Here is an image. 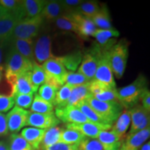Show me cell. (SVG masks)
Wrapping results in <instances>:
<instances>
[{"label":"cell","mask_w":150,"mask_h":150,"mask_svg":"<svg viewBox=\"0 0 150 150\" xmlns=\"http://www.w3.org/2000/svg\"><path fill=\"white\" fill-rule=\"evenodd\" d=\"M33 63L10 47L6 61L4 76L12 91L17 76L32 70Z\"/></svg>","instance_id":"6da1fadb"},{"label":"cell","mask_w":150,"mask_h":150,"mask_svg":"<svg viewBox=\"0 0 150 150\" xmlns=\"http://www.w3.org/2000/svg\"><path fill=\"white\" fill-rule=\"evenodd\" d=\"M147 81L145 76L140 74L134 82L125 87L116 89L118 99L124 108H131L140 101L142 93L147 90Z\"/></svg>","instance_id":"7a4b0ae2"},{"label":"cell","mask_w":150,"mask_h":150,"mask_svg":"<svg viewBox=\"0 0 150 150\" xmlns=\"http://www.w3.org/2000/svg\"><path fill=\"white\" fill-rule=\"evenodd\" d=\"M107 56L112 74L117 79L122 77L129 56V42L122 40L107 50Z\"/></svg>","instance_id":"3957f363"},{"label":"cell","mask_w":150,"mask_h":150,"mask_svg":"<svg viewBox=\"0 0 150 150\" xmlns=\"http://www.w3.org/2000/svg\"><path fill=\"white\" fill-rule=\"evenodd\" d=\"M94 111L108 125H112L123 110V106L119 102H102L92 96L86 99Z\"/></svg>","instance_id":"277c9868"},{"label":"cell","mask_w":150,"mask_h":150,"mask_svg":"<svg viewBox=\"0 0 150 150\" xmlns=\"http://www.w3.org/2000/svg\"><path fill=\"white\" fill-rule=\"evenodd\" d=\"M42 67L46 74L45 83L50 84L57 89L64 85L68 72L59 57H54L47 60L42 65Z\"/></svg>","instance_id":"5b68a950"},{"label":"cell","mask_w":150,"mask_h":150,"mask_svg":"<svg viewBox=\"0 0 150 150\" xmlns=\"http://www.w3.org/2000/svg\"><path fill=\"white\" fill-rule=\"evenodd\" d=\"M43 18L40 15L31 18H24L17 24L11 39H33L38 35Z\"/></svg>","instance_id":"8992f818"},{"label":"cell","mask_w":150,"mask_h":150,"mask_svg":"<svg viewBox=\"0 0 150 150\" xmlns=\"http://www.w3.org/2000/svg\"><path fill=\"white\" fill-rule=\"evenodd\" d=\"M93 81L100 82L111 88H116L115 81L108 59L107 51L106 50H102L101 51L98 65Z\"/></svg>","instance_id":"52a82bcc"},{"label":"cell","mask_w":150,"mask_h":150,"mask_svg":"<svg viewBox=\"0 0 150 150\" xmlns=\"http://www.w3.org/2000/svg\"><path fill=\"white\" fill-rule=\"evenodd\" d=\"M101 51L102 49L97 45L85 53L78 69L77 72L84 75L90 81H93L95 76Z\"/></svg>","instance_id":"ba28073f"},{"label":"cell","mask_w":150,"mask_h":150,"mask_svg":"<svg viewBox=\"0 0 150 150\" xmlns=\"http://www.w3.org/2000/svg\"><path fill=\"white\" fill-rule=\"evenodd\" d=\"M34 61L42 65L46 61L55 57L52 52V38L49 34L39 36L33 47Z\"/></svg>","instance_id":"9c48e42d"},{"label":"cell","mask_w":150,"mask_h":150,"mask_svg":"<svg viewBox=\"0 0 150 150\" xmlns=\"http://www.w3.org/2000/svg\"><path fill=\"white\" fill-rule=\"evenodd\" d=\"M129 110L131 114V127L128 135L135 134L149 127V112L141 105L137 104Z\"/></svg>","instance_id":"30bf717a"},{"label":"cell","mask_w":150,"mask_h":150,"mask_svg":"<svg viewBox=\"0 0 150 150\" xmlns=\"http://www.w3.org/2000/svg\"><path fill=\"white\" fill-rule=\"evenodd\" d=\"M30 111L15 106L9 110L6 115L8 131L12 134H17L27 126V119Z\"/></svg>","instance_id":"8fae6325"},{"label":"cell","mask_w":150,"mask_h":150,"mask_svg":"<svg viewBox=\"0 0 150 150\" xmlns=\"http://www.w3.org/2000/svg\"><path fill=\"white\" fill-rule=\"evenodd\" d=\"M55 115L60 122L65 124H80L88 122L83 112L76 106H65L63 108H56Z\"/></svg>","instance_id":"7c38bea8"},{"label":"cell","mask_w":150,"mask_h":150,"mask_svg":"<svg viewBox=\"0 0 150 150\" xmlns=\"http://www.w3.org/2000/svg\"><path fill=\"white\" fill-rule=\"evenodd\" d=\"M59 124L60 121L56 117L54 112L42 114L30 112L27 119V126L46 130L51 127H56Z\"/></svg>","instance_id":"4fadbf2b"},{"label":"cell","mask_w":150,"mask_h":150,"mask_svg":"<svg viewBox=\"0 0 150 150\" xmlns=\"http://www.w3.org/2000/svg\"><path fill=\"white\" fill-rule=\"evenodd\" d=\"M112 125H100L88 122L80 124H66L65 127L67 129L76 130L81 133L87 138L97 139L99 133L102 131H107L111 129Z\"/></svg>","instance_id":"5bb4252c"},{"label":"cell","mask_w":150,"mask_h":150,"mask_svg":"<svg viewBox=\"0 0 150 150\" xmlns=\"http://www.w3.org/2000/svg\"><path fill=\"white\" fill-rule=\"evenodd\" d=\"M149 127L135 134L127 135L122 142L121 148L124 150H138L147 139H149Z\"/></svg>","instance_id":"9a60e30c"},{"label":"cell","mask_w":150,"mask_h":150,"mask_svg":"<svg viewBox=\"0 0 150 150\" xmlns=\"http://www.w3.org/2000/svg\"><path fill=\"white\" fill-rule=\"evenodd\" d=\"M21 20L18 16L8 13L0 18V39L7 44L10 41L13 31L17 24Z\"/></svg>","instance_id":"2e32d148"},{"label":"cell","mask_w":150,"mask_h":150,"mask_svg":"<svg viewBox=\"0 0 150 150\" xmlns=\"http://www.w3.org/2000/svg\"><path fill=\"white\" fill-rule=\"evenodd\" d=\"M70 14L76 24L78 30L77 34L84 38L93 37L97 28L91 19L84 17L76 12L71 13Z\"/></svg>","instance_id":"e0dca14e"},{"label":"cell","mask_w":150,"mask_h":150,"mask_svg":"<svg viewBox=\"0 0 150 150\" xmlns=\"http://www.w3.org/2000/svg\"><path fill=\"white\" fill-rule=\"evenodd\" d=\"M11 45V48L27 59L31 62H34V55H33V47L34 42L33 39H11L8 42Z\"/></svg>","instance_id":"ac0fdd59"},{"label":"cell","mask_w":150,"mask_h":150,"mask_svg":"<svg viewBox=\"0 0 150 150\" xmlns=\"http://www.w3.org/2000/svg\"><path fill=\"white\" fill-rule=\"evenodd\" d=\"M120 35V32L117 29H98L95 31L93 37L95 38L99 43V47L103 50H107L111 47L115 43L114 38H117Z\"/></svg>","instance_id":"d6986e66"},{"label":"cell","mask_w":150,"mask_h":150,"mask_svg":"<svg viewBox=\"0 0 150 150\" xmlns=\"http://www.w3.org/2000/svg\"><path fill=\"white\" fill-rule=\"evenodd\" d=\"M34 93H36L33 90L31 81V71L18 75L13 88L12 97L17 94L33 95Z\"/></svg>","instance_id":"ffe728a7"},{"label":"cell","mask_w":150,"mask_h":150,"mask_svg":"<svg viewBox=\"0 0 150 150\" xmlns=\"http://www.w3.org/2000/svg\"><path fill=\"white\" fill-rule=\"evenodd\" d=\"M45 131V129H38L35 127H27L22 129L20 135L33 149L39 150Z\"/></svg>","instance_id":"44dd1931"},{"label":"cell","mask_w":150,"mask_h":150,"mask_svg":"<svg viewBox=\"0 0 150 150\" xmlns=\"http://www.w3.org/2000/svg\"><path fill=\"white\" fill-rule=\"evenodd\" d=\"M97 140L104 150H120L123 140L111 131H102L99 133Z\"/></svg>","instance_id":"7402d4cb"},{"label":"cell","mask_w":150,"mask_h":150,"mask_svg":"<svg viewBox=\"0 0 150 150\" xmlns=\"http://www.w3.org/2000/svg\"><path fill=\"white\" fill-rule=\"evenodd\" d=\"M131 123V114L129 109L123 110L111 127V131L124 140L125 134Z\"/></svg>","instance_id":"603a6c76"},{"label":"cell","mask_w":150,"mask_h":150,"mask_svg":"<svg viewBox=\"0 0 150 150\" xmlns=\"http://www.w3.org/2000/svg\"><path fill=\"white\" fill-rule=\"evenodd\" d=\"M63 14H64V12L60 1H47L40 16L43 20L48 22H54Z\"/></svg>","instance_id":"cb8c5ba5"},{"label":"cell","mask_w":150,"mask_h":150,"mask_svg":"<svg viewBox=\"0 0 150 150\" xmlns=\"http://www.w3.org/2000/svg\"><path fill=\"white\" fill-rule=\"evenodd\" d=\"M89 84L90 82L83 85L73 87L67 106H76L80 102L86 100L90 96H91L92 95L90 93L89 90Z\"/></svg>","instance_id":"d4e9b609"},{"label":"cell","mask_w":150,"mask_h":150,"mask_svg":"<svg viewBox=\"0 0 150 150\" xmlns=\"http://www.w3.org/2000/svg\"><path fill=\"white\" fill-rule=\"evenodd\" d=\"M47 1L45 0H24L22 6L25 18H31L40 15Z\"/></svg>","instance_id":"484cf974"},{"label":"cell","mask_w":150,"mask_h":150,"mask_svg":"<svg viewBox=\"0 0 150 150\" xmlns=\"http://www.w3.org/2000/svg\"><path fill=\"white\" fill-rule=\"evenodd\" d=\"M62 131L63 129L58 126L46 129L40 149L44 150L56 143L61 142Z\"/></svg>","instance_id":"4316f807"},{"label":"cell","mask_w":150,"mask_h":150,"mask_svg":"<svg viewBox=\"0 0 150 150\" xmlns=\"http://www.w3.org/2000/svg\"><path fill=\"white\" fill-rule=\"evenodd\" d=\"M91 20L97 28H99V29H110L113 28L111 24L109 12L106 5L102 6Z\"/></svg>","instance_id":"83f0119b"},{"label":"cell","mask_w":150,"mask_h":150,"mask_svg":"<svg viewBox=\"0 0 150 150\" xmlns=\"http://www.w3.org/2000/svg\"><path fill=\"white\" fill-rule=\"evenodd\" d=\"M30 112H36V113H51L54 112V106L52 104H50L47 101L41 98L38 95L35 93L33 96V99L31 107H30Z\"/></svg>","instance_id":"f1b7e54d"},{"label":"cell","mask_w":150,"mask_h":150,"mask_svg":"<svg viewBox=\"0 0 150 150\" xmlns=\"http://www.w3.org/2000/svg\"><path fill=\"white\" fill-rule=\"evenodd\" d=\"M83 55L81 52H75L67 55L61 56L59 59L66 70L73 72L77 69L79 65L81 64Z\"/></svg>","instance_id":"f546056e"},{"label":"cell","mask_w":150,"mask_h":150,"mask_svg":"<svg viewBox=\"0 0 150 150\" xmlns=\"http://www.w3.org/2000/svg\"><path fill=\"white\" fill-rule=\"evenodd\" d=\"M31 81L35 93L38 88L46 81V74L42 65L38 64L35 61L33 63L32 70H31Z\"/></svg>","instance_id":"4dcf8cb0"},{"label":"cell","mask_w":150,"mask_h":150,"mask_svg":"<svg viewBox=\"0 0 150 150\" xmlns=\"http://www.w3.org/2000/svg\"><path fill=\"white\" fill-rule=\"evenodd\" d=\"M101 7L97 1H85L76 7L74 12L91 19L99 11Z\"/></svg>","instance_id":"1f68e13d"},{"label":"cell","mask_w":150,"mask_h":150,"mask_svg":"<svg viewBox=\"0 0 150 150\" xmlns=\"http://www.w3.org/2000/svg\"><path fill=\"white\" fill-rule=\"evenodd\" d=\"M86 137L81 133L76 130L72 129H63L61 133V142L67 144V145H79L82 140Z\"/></svg>","instance_id":"d6a6232c"},{"label":"cell","mask_w":150,"mask_h":150,"mask_svg":"<svg viewBox=\"0 0 150 150\" xmlns=\"http://www.w3.org/2000/svg\"><path fill=\"white\" fill-rule=\"evenodd\" d=\"M76 107H77L81 111L83 112V114L86 116L88 120L91 122L100 124V125H108L92 109V108L86 102V100H83L80 102L76 105Z\"/></svg>","instance_id":"836d02e7"},{"label":"cell","mask_w":150,"mask_h":150,"mask_svg":"<svg viewBox=\"0 0 150 150\" xmlns=\"http://www.w3.org/2000/svg\"><path fill=\"white\" fill-rule=\"evenodd\" d=\"M54 22H55L56 27L58 29L63 30V31H73L76 33H78L76 24L70 13L63 14L56 19Z\"/></svg>","instance_id":"e575fe53"},{"label":"cell","mask_w":150,"mask_h":150,"mask_svg":"<svg viewBox=\"0 0 150 150\" xmlns=\"http://www.w3.org/2000/svg\"><path fill=\"white\" fill-rule=\"evenodd\" d=\"M72 88L66 84H64L60 88L56 93L55 99L53 103L54 107L55 106L56 108H61L67 106Z\"/></svg>","instance_id":"d590c367"},{"label":"cell","mask_w":150,"mask_h":150,"mask_svg":"<svg viewBox=\"0 0 150 150\" xmlns=\"http://www.w3.org/2000/svg\"><path fill=\"white\" fill-rule=\"evenodd\" d=\"M9 150H34L20 134H12L9 138Z\"/></svg>","instance_id":"8d00e7d4"},{"label":"cell","mask_w":150,"mask_h":150,"mask_svg":"<svg viewBox=\"0 0 150 150\" xmlns=\"http://www.w3.org/2000/svg\"><path fill=\"white\" fill-rule=\"evenodd\" d=\"M58 91L59 89L56 88L54 86L47 83H44L39 87L38 95L44 100L53 104Z\"/></svg>","instance_id":"74e56055"},{"label":"cell","mask_w":150,"mask_h":150,"mask_svg":"<svg viewBox=\"0 0 150 150\" xmlns=\"http://www.w3.org/2000/svg\"><path fill=\"white\" fill-rule=\"evenodd\" d=\"M88 82H90V81L81 73L68 72L65 84L70 86L71 87H75V86L83 85Z\"/></svg>","instance_id":"f35d334b"},{"label":"cell","mask_w":150,"mask_h":150,"mask_svg":"<svg viewBox=\"0 0 150 150\" xmlns=\"http://www.w3.org/2000/svg\"><path fill=\"white\" fill-rule=\"evenodd\" d=\"M15 104L23 109L30 108L33 99V95H20L17 94L13 96Z\"/></svg>","instance_id":"ab89813d"},{"label":"cell","mask_w":150,"mask_h":150,"mask_svg":"<svg viewBox=\"0 0 150 150\" xmlns=\"http://www.w3.org/2000/svg\"><path fill=\"white\" fill-rule=\"evenodd\" d=\"M78 150H104L97 139L86 138L78 145Z\"/></svg>","instance_id":"60d3db41"},{"label":"cell","mask_w":150,"mask_h":150,"mask_svg":"<svg viewBox=\"0 0 150 150\" xmlns=\"http://www.w3.org/2000/svg\"><path fill=\"white\" fill-rule=\"evenodd\" d=\"M97 100L102 102H119L116 88H111L106 90L102 93L97 94L93 96Z\"/></svg>","instance_id":"b9f144b4"},{"label":"cell","mask_w":150,"mask_h":150,"mask_svg":"<svg viewBox=\"0 0 150 150\" xmlns=\"http://www.w3.org/2000/svg\"><path fill=\"white\" fill-rule=\"evenodd\" d=\"M15 105L13 97L0 95V112H6L11 110Z\"/></svg>","instance_id":"7bdbcfd3"},{"label":"cell","mask_w":150,"mask_h":150,"mask_svg":"<svg viewBox=\"0 0 150 150\" xmlns=\"http://www.w3.org/2000/svg\"><path fill=\"white\" fill-rule=\"evenodd\" d=\"M60 2L63 7L64 13L69 14L74 12L76 7L83 2V1L81 0H62V1H60Z\"/></svg>","instance_id":"ee69618b"},{"label":"cell","mask_w":150,"mask_h":150,"mask_svg":"<svg viewBox=\"0 0 150 150\" xmlns=\"http://www.w3.org/2000/svg\"><path fill=\"white\" fill-rule=\"evenodd\" d=\"M108 89H111V88L108 87V86L104 85V84L100 83V82L97 81H90L89 90L92 96L102 93V92Z\"/></svg>","instance_id":"f6af8a7d"},{"label":"cell","mask_w":150,"mask_h":150,"mask_svg":"<svg viewBox=\"0 0 150 150\" xmlns=\"http://www.w3.org/2000/svg\"><path fill=\"white\" fill-rule=\"evenodd\" d=\"M44 150H78V145H67L63 142H59Z\"/></svg>","instance_id":"bcb514c9"},{"label":"cell","mask_w":150,"mask_h":150,"mask_svg":"<svg viewBox=\"0 0 150 150\" xmlns=\"http://www.w3.org/2000/svg\"><path fill=\"white\" fill-rule=\"evenodd\" d=\"M8 132L6 115L4 113L0 112V137L7 136Z\"/></svg>","instance_id":"7dc6e473"},{"label":"cell","mask_w":150,"mask_h":150,"mask_svg":"<svg viewBox=\"0 0 150 150\" xmlns=\"http://www.w3.org/2000/svg\"><path fill=\"white\" fill-rule=\"evenodd\" d=\"M140 101H141L142 105L141 106L147 110V111H150V93L149 89L146 90V91L142 93L140 98Z\"/></svg>","instance_id":"c3c4849f"},{"label":"cell","mask_w":150,"mask_h":150,"mask_svg":"<svg viewBox=\"0 0 150 150\" xmlns=\"http://www.w3.org/2000/svg\"><path fill=\"white\" fill-rule=\"evenodd\" d=\"M0 150H9L8 143L4 140H0Z\"/></svg>","instance_id":"681fc988"},{"label":"cell","mask_w":150,"mask_h":150,"mask_svg":"<svg viewBox=\"0 0 150 150\" xmlns=\"http://www.w3.org/2000/svg\"><path fill=\"white\" fill-rule=\"evenodd\" d=\"M8 13V12L6 9L4 8L2 6L0 5V18H3L5 16H6Z\"/></svg>","instance_id":"f907efd6"},{"label":"cell","mask_w":150,"mask_h":150,"mask_svg":"<svg viewBox=\"0 0 150 150\" xmlns=\"http://www.w3.org/2000/svg\"><path fill=\"white\" fill-rule=\"evenodd\" d=\"M138 150H150V142L148 141L144 143Z\"/></svg>","instance_id":"816d5d0a"},{"label":"cell","mask_w":150,"mask_h":150,"mask_svg":"<svg viewBox=\"0 0 150 150\" xmlns=\"http://www.w3.org/2000/svg\"><path fill=\"white\" fill-rule=\"evenodd\" d=\"M5 43H0V64L1 63V60H2V53H3V49L6 46Z\"/></svg>","instance_id":"f5cc1de1"},{"label":"cell","mask_w":150,"mask_h":150,"mask_svg":"<svg viewBox=\"0 0 150 150\" xmlns=\"http://www.w3.org/2000/svg\"><path fill=\"white\" fill-rule=\"evenodd\" d=\"M4 68L2 65H0V83H1V81H2L4 76Z\"/></svg>","instance_id":"db71d44e"},{"label":"cell","mask_w":150,"mask_h":150,"mask_svg":"<svg viewBox=\"0 0 150 150\" xmlns=\"http://www.w3.org/2000/svg\"><path fill=\"white\" fill-rule=\"evenodd\" d=\"M0 43H4V42H3V41H2V40H1V39H0ZM5 44H6V43H5Z\"/></svg>","instance_id":"11a10c76"},{"label":"cell","mask_w":150,"mask_h":150,"mask_svg":"<svg viewBox=\"0 0 150 150\" xmlns=\"http://www.w3.org/2000/svg\"><path fill=\"white\" fill-rule=\"evenodd\" d=\"M120 150H124V149H122V148L120 147Z\"/></svg>","instance_id":"9f6ffc18"}]
</instances>
